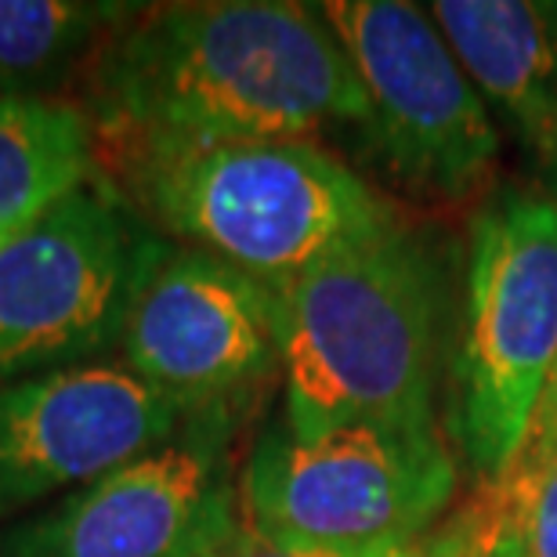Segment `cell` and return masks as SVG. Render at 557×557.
I'll return each mask as SVG.
<instances>
[{
	"mask_svg": "<svg viewBox=\"0 0 557 557\" xmlns=\"http://www.w3.org/2000/svg\"><path fill=\"white\" fill-rule=\"evenodd\" d=\"M243 406L193 413L163 445L0 532V557H214L247 529L232 442Z\"/></svg>",
	"mask_w": 557,
	"mask_h": 557,
	"instance_id": "8",
	"label": "cell"
},
{
	"mask_svg": "<svg viewBox=\"0 0 557 557\" xmlns=\"http://www.w3.org/2000/svg\"><path fill=\"white\" fill-rule=\"evenodd\" d=\"M124 366L185 409L239 406L278 366L269 286L207 250L156 264L120 337Z\"/></svg>",
	"mask_w": 557,
	"mask_h": 557,
	"instance_id": "10",
	"label": "cell"
},
{
	"mask_svg": "<svg viewBox=\"0 0 557 557\" xmlns=\"http://www.w3.org/2000/svg\"><path fill=\"white\" fill-rule=\"evenodd\" d=\"M456 478L438 428L348 423L297 438L275 420L243 463V521L283 547H413L453 504Z\"/></svg>",
	"mask_w": 557,
	"mask_h": 557,
	"instance_id": "4",
	"label": "cell"
},
{
	"mask_svg": "<svg viewBox=\"0 0 557 557\" xmlns=\"http://www.w3.org/2000/svg\"><path fill=\"white\" fill-rule=\"evenodd\" d=\"M557 359V199L504 193L474 221L456 438L478 478L518 460Z\"/></svg>",
	"mask_w": 557,
	"mask_h": 557,
	"instance_id": "6",
	"label": "cell"
},
{
	"mask_svg": "<svg viewBox=\"0 0 557 557\" xmlns=\"http://www.w3.org/2000/svg\"><path fill=\"white\" fill-rule=\"evenodd\" d=\"M135 11L95 0H0V95L59 98L54 91L95 62Z\"/></svg>",
	"mask_w": 557,
	"mask_h": 557,
	"instance_id": "14",
	"label": "cell"
},
{
	"mask_svg": "<svg viewBox=\"0 0 557 557\" xmlns=\"http://www.w3.org/2000/svg\"><path fill=\"white\" fill-rule=\"evenodd\" d=\"M98 135L84 106L0 95V243L98 177Z\"/></svg>",
	"mask_w": 557,
	"mask_h": 557,
	"instance_id": "12",
	"label": "cell"
},
{
	"mask_svg": "<svg viewBox=\"0 0 557 557\" xmlns=\"http://www.w3.org/2000/svg\"><path fill=\"white\" fill-rule=\"evenodd\" d=\"M521 453H529V456L557 453V359H554V370L547 376V387H543V395H540L536 417H532L529 438H525V445H521Z\"/></svg>",
	"mask_w": 557,
	"mask_h": 557,
	"instance_id": "16",
	"label": "cell"
},
{
	"mask_svg": "<svg viewBox=\"0 0 557 557\" xmlns=\"http://www.w3.org/2000/svg\"><path fill=\"white\" fill-rule=\"evenodd\" d=\"M543 8V15H547L554 22V29H557V4H540Z\"/></svg>",
	"mask_w": 557,
	"mask_h": 557,
	"instance_id": "18",
	"label": "cell"
},
{
	"mask_svg": "<svg viewBox=\"0 0 557 557\" xmlns=\"http://www.w3.org/2000/svg\"><path fill=\"white\" fill-rule=\"evenodd\" d=\"M166 253L163 232L106 174L0 243V387L113 351Z\"/></svg>",
	"mask_w": 557,
	"mask_h": 557,
	"instance_id": "5",
	"label": "cell"
},
{
	"mask_svg": "<svg viewBox=\"0 0 557 557\" xmlns=\"http://www.w3.org/2000/svg\"><path fill=\"white\" fill-rule=\"evenodd\" d=\"M434 26L521 141L557 171V29L525 0H438Z\"/></svg>",
	"mask_w": 557,
	"mask_h": 557,
	"instance_id": "11",
	"label": "cell"
},
{
	"mask_svg": "<svg viewBox=\"0 0 557 557\" xmlns=\"http://www.w3.org/2000/svg\"><path fill=\"white\" fill-rule=\"evenodd\" d=\"M269 294L297 438L348 423L434 428L442 272L413 232L395 225Z\"/></svg>",
	"mask_w": 557,
	"mask_h": 557,
	"instance_id": "2",
	"label": "cell"
},
{
	"mask_svg": "<svg viewBox=\"0 0 557 557\" xmlns=\"http://www.w3.org/2000/svg\"><path fill=\"white\" fill-rule=\"evenodd\" d=\"M124 196L160 232L278 286L395 228L348 163L315 141H250L120 163Z\"/></svg>",
	"mask_w": 557,
	"mask_h": 557,
	"instance_id": "3",
	"label": "cell"
},
{
	"mask_svg": "<svg viewBox=\"0 0 557 557\" xmlns=\"http://www.w3.org/2000/svg\"><path fill=\"white\" fill-rule=\"evenodd\" d=\"M188 417L193 409L124 362H87L0 387V521L116 471L163 445Z\"/></svg>",
	"mask_w": 557,
	"mask_h": 557,
	"instance_id": "9",
	"label": "cell"
},
{
	"mask_svg": "<svg viewBox=\"0 0 557 557\" xmlns=\"http://www.w3.org/2000/svg\"><path fill=\"white\" fill-rule=\"evenodd\" d=\"M420 543L413 547H392V550H308V547H283L258 536V532L243 529L225 550H218L214 557H417Z\"/></svg>",
	"mask_w": 557,
	"mask_h": 557,
	"instance_id": "15",
	"label": "cell"
},
{
	"mask_svg": "<svg viewBox=\"0 0 557 557\" xmlns=\"http://www.w3.org/2000/svg\"><path fill=\"white\" fill-rule=\"evenodd\" d=\"M423 543L449 557H557V453H521L504 474L482 478Z\"/></svg>",
	"mask_w": 557,
	"mask_h": 557,
	"instance_id": "13",
	"label": "cell"
},
{
	"mask_svg": "<svg viewBox=\"0 0 557 557\" xmlns=\"http://www.w3.org/2000/svg\"><path fill=\"white\" fill-rule=\"evenodd\" d=\"M4 243H8V239H4Z\"/></svg>",
	"mask_w": 557,
	"mask_h": 557,
	"instance_id": "19",
	"label": "cell"
},
{
	"mask_svg": "<svg viewBox=\"0 0 557 557\" xmlns=\"http://www.w3.org/2000/svg\"><path fill=\"white\" fill-rule=\"evenodd\" d=\"M322 18L359 81L370 138L409 193L460 203L493 177L499 138L449 40L413 4L330 0Z\"/></svg>",
	"mask_w": 557,
	"mask_h": 557,
	"instance_id": "7",
	"label": "cell"
},
{
	"mask_svg": "<svg viewBox=\"0 0 557 557\" xmlns=\"http://www.w3.org/2000/svg\"><path fill=\"white\" fill-rule=\"evenodd\" d=\"M87 116L116 166L362 127L366 102L319 4L199 0L138 8L91 62Z\"/></svg>",
	"mask_w": 557,
	"mask_h": 557,
	"instance_id": "1",
	"label": "cell"
},
{
	"mask_svg": "<svg viewBox=\"0 0 557 557\" xmlns=\"http://www.w3.org/2000/svg\"><path fill=\"white\" fill-rule=\"evenodd\" d=\"M417 557H449V554H438V550H431L428 543L420 540V550H417Z\"/></svg>",
	"mask_w": 557,
	"mask_h": 557,
	"instance_id": "17",
	"label": "cell"
}]
</instances>
